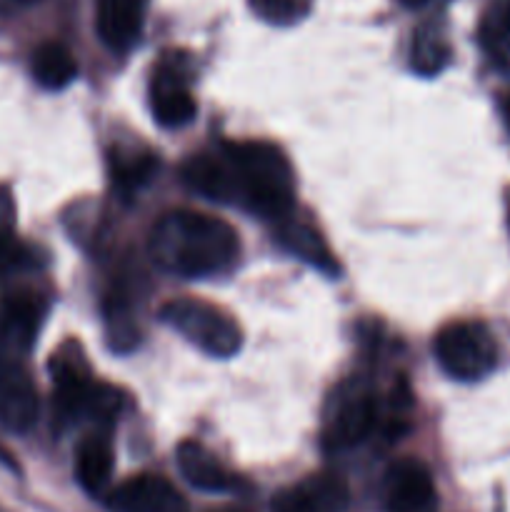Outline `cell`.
<instances>
[{"label": "cell", "instance_id": "obj_1", "mask_svg": "<svg viewBox=\"0 0 510 512\" xmlns=\"http://www.w3.org/2000/svg\"><path fill=\"white\" fill-rule=\"evenodd\" d=\"M155 265L180 278L220 275L238 263L240 238L230 223L200 210H170L148 238Z\"/></svg>", "mask_w": 510, "mask_h": 512}, {"label": "cell", "instance_id": "obj_2", "mask_svg": "<svg viewBox=\"0 0 510 512\" xmlns=\"http://www.w3.org/2000/svg\"><path fill=\"white\" fill-rule=\"evenodd\" d=\"M223 155L235 183V200L263 218H280L293 213L295 180L283 150L265 140L225 143Z\"/></svg>", "mask_w": 510, "mask_h": 512}, {"label": "cell", "instance_id": "obj_3", "mask_svg": "<svg viewBox=\"0 0 510 512\" xmlns=\"http://www.w3.org/2000/svg\"><path fill=\"white\" fill-rule=\"evenodd\" d=\"M160 320L190 345L213 358H233L243 345L238 320L198 298H175L160 308Z\"/></svg>", "mask_w": 510, "mask_h": 512}, {"label": "cell", "instance_id": "obj_4", "mask_svg": "<svg viewBox=\"0 0 510 512\" xmlns=\"http://www.w3.org/2000/svg\"><path fill=\"white\" fill-rule=\"evenodd\" d=\"M433 353L440 368L463 383L485 378L498 365V343L488 325L478 320H455L440 328Z\"/></svg>", "mask_w": 510, "mask_h": 512}, {"label": "cell", "instance_id": "obj_5", "mask_svg": "<svg viewBox=\"0 0 510 512\" xmlns=\"http://www.w3.org/2000/svg\"><path fill=\"white\" fill-rule=\"evenodd\" d=\"M50 373H53L55 413L63 420L88 418L98 380L90 378L88 363L78 345L70 343L68 348L60 350L50 363Z\"/></svg>", "mask_w": 510, "mask_h": 512}, {"label": "cell", "instance_id": "obj_6", "mask_svg": "<svg viewBox=\"0 0 510 512\" xmlns=\"http://www.w3.org/2000/svg\"><path fill=\"white\" fill-rule=\"evenodd\" d=\"M378 423V405L373 395L360 385H350L348 393H338L328 413L323 443L328 450H348L363 443Z\"/></svg>", "mask_w": 510, "mask_h": 512}, {"label": "cell", "instance_id": "obj_7", "mask_svg": "<svg viewBox=\"0 0 510 512\" xmlns=\"http://www.w3.org/2000/svg\"><path fill=\"white\" fill-rule=\"evenodd\" d=\"M183 65V55L168 53L150 83V105L163 128H183L198 113V103L188 88V70Z\"/></svg>", "mask_w": 510, "mask_h": 512}, {"label": "cell", "instance_id": "obj_8", "mask_svg": "<svg viewBox=\"0 0 510 512\" xmlns=\"http://www.w3.org/2000/svg\"><path fill=\"white\" fill-rule=\"evenodd\" d=\"M38 420V390L18 355L0 350V425L10 433H28Z\"/></svg>", "mask_w": 510, "mask_h": 512}, {"label": "cell", "instance_id": "obj_9", "mask_svg": "<svg viewBox=\"0 0 510 512\" xmlns=\"http://www.w3.org/2000/svg\"><path fill=\"white\" fill-rule=\"evenodd\" d=\"M48 303L33 290H13L0 298V350L10 355L28 353L43 325Z\"/></svg>", "mask_w": 510, "mask_h": 512}, {"label": "cell", "instance_id": "obj_10", "mask_svg": "<svg viewBox=\"0 0 510 512\" xmlns=\"http://www.w3.org/2000/svg\"><path fill=\"white\" fill-rule=\"evenodd\" d=\"M383 500L388 512H435L438 490L420 460L400 458L385 473Z\"/></svg>", "mask_w": 510, "mask_h": 512}, {"label": "cell", "instance_id": "obj_11", "mask_svg": "<svg viewBox=\"0 0 510 512\" xmlns=\"http://www.w3.org/2000/svg\"><path fill=\"white\" fill-rule=\"evenodd\" d=\"M348 483L335 473H318L280 490L273 498V512H343L348 508Z\"/></svg>", "mask_w": 510, "mask_h": 512}, {"label": "cell", "instance_id": "obj_12", "mask_svg": "<svg viewBox=\"0 0 510 512\" xmlns=\"http://www.w3.org/2000/svg\"><path fill=\"white\" fill-rule=\"evenodd\" d=\"M113 512H185L183 495L163 475L140 473L123 480L108 495Z\"/></svg>", "mask_w": 510, "mask_h": 512}, {"label": "cell", "instance_id": "obj_13", "mask_svg": "<svg viewBox=\"0 0 510 512\" xmlns=\"http://www.w3.org/2000/svg\"><path fill=\"white\" fill-rule=\"evenodd\" d=\"M150 0H95V28L115 53L138 45Z\"/></svg>", "mask_w": 510, "mask_h": 512}, {"label": "cell", "instance_id": "obj_14", "mask_svg": "<svg viewBox=\"0 0 510 512\" xmlns=\"http://www.w3.org/2000/svg\"><path fill=\"white\" fill-rule=\"evenodd\" d=\"M175 458H178L180 473L193 488L205 490V493H230L235 488V475L205 445L185 440L178 445Z\"/></svg>", "mask_w": 510, "mask_h": 512}, {"label": "cell", "instance_id": "obj_15", "mask_svg": "<svg viewBox=\"0 0 510 512\" xmlns=\"http://www.w3.org/2000/svg\"><path fill=\"white\" fill-rule=\"evenodd\" d=\"M180 175H183L188 188L205 195V198L218 200V203H230V200H235L233 173H230V165L223 153L193 155V158H188L183 163Z\"/></svg>", "mask_w": 510, "mask_h": 512}, {"label": "cell", "instance_id": "obj_16", "mask_svg": "<svg viewBox=\"0 0 510 512\" xmlns=\"http://www.w3.org/2000/svg\"><path fill=\"white\" fill-rule=\"evenodd\" d=\"M113 465V445L103 433H93L80 440L78 450H75V478L85 493H103L105 485L113 478Z\"/></svg>", "mask_w": 510, "mask_h": 512}, {"label": "cell", "instance_id": "obj_17", "mask_svg": "<svg viewBox=\"0 0 510 512\" xmlns=\"http://www.w3.org/2000/svg\"><path fill=\"white\" fill-rule=\"evenodd\" d=\"M275 233H278L280 245L285 250H290L293 255H298L300 260H305L313 268L323 270V273H338V263H335L333 253H330L323 235L313 225L285 215V218L278 220V230Z\"/></svg>", "mask_w": 510, "mask_h": 512}, {"label": "cell", "instance_id": "obj_18", "mask_svg": "<svg viewBox=\"0 0 510 512\" xmlns=\"http://www.w3.org/2000/svg\"><path fill=\"white\" fill-rule=\"evenodd\" d=\"M108 170L115 190L120 195H133L153 180L158 160L148 150L113 148L108 155Z\"/></svg>", "mask_w": 510, "mask_h": 512}, {"label": "cell", "instance_id": "obj_19", "mask_svg": "<svg viewBox=\"0 0 510 512\" xmlns=\"http://www.w3.org/2000/svg\"><path fill=\"white\" fill-rule=\"evenodd\" d=\"M30 70L45 90H63L78 75V63L65 45L43 43L30 58Z\"/></svg>", "mask_w": 510, "mask_h": 512}, {"label": "cell", "instance_id": "obj_20", "mask_svg": "<svg viewBox=\"0 0 510 512\" xmlns=\"http://www.w3.org/2000/svg\"><path fill=\"white\" fill-rule=\"evenodd\" d=\"M450 45L433 25H423L415 33L413 48H410V68L420 75H438L448 65Z\"/></svg>", "mask_w": 510, "mask_h": 512}, {"label": "cell", "instance_id": "obj_21", "mask_svg": "<svg viewBox=\"0 0 510 512\" xmlns=\"http://www.w3.org/2000/svg\"><path fill=\"white\" fill-rule=\"evenodd\" d=\"M480 43L500 68H510V0L485 15L480 25Z\"/></svg>", "mask_w": 510, "mask_h": 512}, {"label": "cell", "instance_id": "obj_22", "mask_svg": "<svg viewBox=\"0 0 510 512\" xmlns=\"http://www.w3.org/2000/svg\"><path fill=\"white\" fill-rule=\"evenodd\" d=\"M253 8L258 10L260 18L283 25L303 18L310 8V0H253Z\"/></svg>", "mask_w": 510, "mask_h": 512}, {"label": "cell", "instance_id": "obj_23", "mask_svg": "<svg viewBox=\"0 0 510 512\" xmlns=\"http://www.w3.org/2000/svg\"><path fill=\"white\" fill-rule=\"evenodd\" d=\"M38 0H0V13H10V10L28 8V5H35Z\"/></svg>", "mask_w": 510, "mask_h": 512}, {"label": "cell", "instance_id": "obj_24", "mask_svg": "<svg viewBox=\"0 0 510 512\" xmlns=\"http://www.w3.org/2000/svg\"><path fill=\"white\" fill-rule=\"evenodd\" d=\"M430 0H403V5H408V8H423V5H428Z\"/></svg>", "mask_w": 510, "mask_h": 512}, {"label": "cell", "instance_id": "obj_25", "mask_svg": "<svg viewBox=\"0 0 510 512\" xmlns=\"http://www.w3.org/2000/svg\"><path fill=\"white\" fill-rule=\"evenodd\" d=\"M503 115H505V123H508V128H510V93H508V98L503 100Z\"/></svg>", "mask_w": 510, "mask_h": 512}]
</instances>
